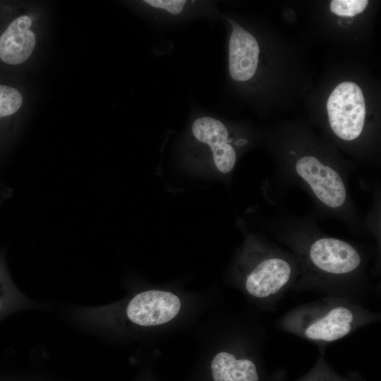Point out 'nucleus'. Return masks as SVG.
Masks as SVG:
<instances>
[{"instance_id": "nucleus-1", "label": "nucleus", "mask_w": 381, "mask_h": 381, "mask_svg": "<svg viewBox=\"0 0 381 381\" xmlns=\"http://www.w3.org/2000/svg\"><path fill=\"white\" fill-rule=\"evenodd\" d=\"M262 225L270 237L294 256L299 267L298 284L343 289L365 282L368 251L326 234L313 210L298 216L281 210L265 218Z\"/></svg>"}, {"instance_id": "nucleus-2", "label": "nucleus", "mask_w": 381, "mask_h": 381, "mask_svg": "<svg viewBox=\"0 0 381 381\" xmlns=\"http://www.w3.org/2000/svg\"><path fill=\"white\" fill-rule=\"evenodd\" d=\"M377 318L342 298H325L289 312L280 321L286 331L316 344L339 340Z\"/></svg>"}, {"instance_id": "nucleus-3", "label": "nucleus", "mask_w": 381, "mask_h": 381, "mask_svg": "<svg viewBox=\"0 0 381 381\" xmlns=\"http://www.w3.org/2000/svg\"><path fill=\"white\" fill-rule=\"evenodd\" d=\"M248 241L243 261V289L251 298L270 303L298 280L297 261L289 250L270 237L251 236Z\"/></svg>"}, {"instance_id": "nucleus-4", "label": "nucleus", "mask_w": 381, "mask_h": 381, "mask_svg": "<svg viewBox=\"0 0 381 381\" xmlns=\"http://www.w3.org/2000/svg\"><path fill=\"white\" fill-rule=\"evenodd\" d=\"M327 109L330 128L344 142L359 138L364 130L365 103L360 87L353 82H343L330 94Z\"/></svg>"}, {"instance_id": "nucleus-5", "label": "nucleus", "mask_w": 381, "mask_h": 381, "mask_svg": "<svg viewBox=\"0 0 381 381\" xmlns=\"http://www.w3.org/2000/svg\"><path fill=\"white\" fill-rule=\"evenodd\" d=\"M180 298L171 291L150 289L134 296L126 308V315L141 327L159 326L169 322L179 313Z\"/></svg>"}, {"instance_id": "nucleus-6", "label": "nucleus", "mask_w": 381, "mask_h": 381, "mask_svg": "<svg viewBox=\"0 0 381 381\" xmlns=\"http://www.w3.org/2000/svg\"><path fill=\"white\" fill-rule=\"evenodd\" d=\"M191 129L196 140L209 146L216 168L225 174L233 170L237 160L236 151L233 145L241 147L248 143L244 138L234 142L233 138L229 137L226 126L219 120L210 116L196 119Z\"/></svg>"}, {"instance_id": "nucleus-7", "label": "nucleus", "mask_w": 381, "mask_h": 381, "mask_svg": "<svg viewBox=\"0 0 381 381\" xmlns=\"http://www.w3.org/2000/svg\"><path fill=\"white\" fill-rule=\"evenodd\" d=\"M229 21L232 26L229 44L230 75L236 81H248L256 72L260 48L252 34L234 20Z\"/></svg>"}, {"instance_id": "nucleus-8", "label": "nucleus", "mask_w": 381, "mask_h": 381, "mask_svg": "<svg viewBox=\"0 0 381 381\" xmlns=\"http://www.w3.org/2000/svg\"><path fill=\"white\" fill-rule=\"evenodd\" d=\"M31 25V18L22 16L8 26L0 37V59L4 62L16 65L30 57L36 44L35 35L30 29Z\"/></svg>"}, {"instance_id": "nucleus-9", "label": "nucleus", "mask_w": 381, "mask_h": 381, "mask_svg": "<svg viewBox=\"0 0 381 381\" xmlns=\"http://www.w3.org/2000/svg\"><path fill=\"white\" fill-rule=\"evenodd\" d=\"M214 381H259L254 361L234 352L231 348L218 351L211 361Z\"/></svg>"}, {"instance_id": "nucleus-10", "label": "nucleus", "mask_w": 381, "mask_h": 381, "mask_svg": "<svg viewBox=\"0 0 381 381\" xmlns=\"http://www.w3.org/2000/svg\"><path fill=\"white\" fill-rule=\"evenodd\" d=\"M22 102V95L17 89L0 85V118L16 112Z\"/></svg>"}, {"instance_id": "nucleus-11", "label": "nucleus", "mask_w": 381, "mask_h": 381, "mask_svg": "<svg viewBox=\"0 0 381 381\" xmlns=\"http://www.w3.org/2000/svg\"><path fill=\"white\" fill-rule=\"evenodd\" d=\"M368 3L366 0H334L330 4V9L337 16L353 17L362 13Z\"/></svg>"}, {"instance_id": "nucleus-12", "label": "nucleus", "mask_w": 381, "mask_h": 381, "mask_svg": "<svg viewBox=\"0 0 381 381\" xmlns=\"http://www.w3.org/2000/svg\"><path fill=\"white\" fill-rule=\"evenodd\" d=\"M143 2L153 8L174 15L183 12L188 4L187 1L182 0H145Z\"/></svg>"}, {"instance_id": "nucleus-13", "label": "nucleus", "mask_w": 381, "mask_h": 381, "mask_svg": "<svg viewBox=\"0 0 381 381\" xmlns=\"http://www.w3.org/2000/svg\"><path fill=\"white\" fill-rule=\"evenodd\" d=\"M0 308H1V302H0Z\"/></svg>"}]
</instances>
